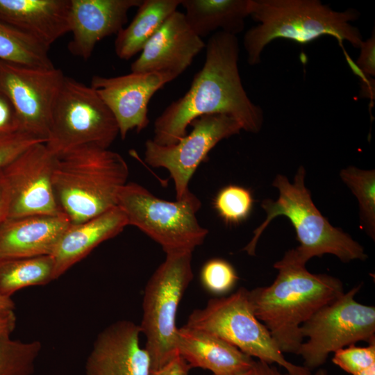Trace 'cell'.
Returning <instances> with one entry per match:
<instances>
[{
    "label": "cell",
    "instance_id": "1",
    "mask_svg": "<svg viewBox=\"0 0 375 375\" xmlns=\"http://www.w3.org/2000/svg\"><path fill=\"white\" fill-rule=\"evenodd\" d=\"M205 48V62L190 89L165 108L154 122L151 140L159 145L176 143L187 135L192 122L204 115L229 116L249 133H256L262 128L263 111L251 101L242 83L236 35L217 31Z\"/></svg>",
    "mask_w": 375,
    "mask_h": 375
},
{
    "label": "cell",
    "instance_id": "2",
    "mask_svg": "<svg viewBox=\"0 0 375 375\" xmlns=\"http://www.w3.org/2000/svg\"><path fill=\"white\" fill-rule=\"evenodd\" d=\"M274 267L278 270L274 282L249 290V300L282 353L297 354L304 340L301 325L342 296L343 284L333 276L309 272L290 251Z\"/></svg>",
    "mask_w": 375,
    "mask_h": 375
},
{
    "label": "cell",
    "instance_id": "3",
    "mask_svg": "<svg viewBox=\"0 0 375 375\" xmlns=\"http://www.w3.org/2000/svg\"><path fill=\"white\" fill-rule=\"evenodd\" d=\"M128 176L124 158L108 149L86 145L54 155V194L74 224L117 206L118 192Z\"/></svg>",
    "mask_w": 375,
    "mask_h": 375
},
{
    "label": "cell",
    "instance_id": "4",
    "mask_svg": "<svg viewBox=\"0 0 375 375\" xmlns=\"http://www.w3.org/2000/svg\"><path fill=\"white\" fill-rule=\"evenodd\" d=\"M250 15L259 23L244 35L250 65L258 64L265 47L277 38L306 44L330 35L358 49L363 41L359 29L351 23L360 17L358 11H335L319 0H251Z\"/></svg>",
    "mask_w": 375,
    "mask_h": 375
},
{
    "label": "cell",
    "instance_id": "5",
    "mask_svg": "<svg viewBox=\"0 0 375 375\" xmlns=\"http://www.w3.org/2000/svg\"><path fill=\"white\" fill-rule=\"evenodd\" d=\"M305 169L300 166L293 183L283 175L276 176L272 185L278 189V198L262 202L266 218L253 231V238L244 250L249 255H255L258 240L270 222L278 216H285L293 225L299 242V246L289 251L300 262L306 265L310 258L326 253L335 256L343 262L366 260L362 246L342 229L333 226L316 208L305 185Z\"/></svg>",
    "mask_w": 375,
    "mask_h": 375
},
{
    "label": "cell",
    "instance_id": "6",
    "mask_svg": "<svg viewBox=\"0 0 375 375\" xmlns=\"http://www.w3.org/2000/svg\"><path fill=\"white\" fill-rule=\"evenodd\" d=\"M201 206L199 199L190 190L181 199L169 201L133 182L122 187L117 198V206L124 213L128 225L138 228L166 254L192 253L203 244L208 230L196 216Z\"/></svg>",
    "mask_w": 375,
    "mask_h": 375
},
{
    "label": "cell",
    "instance_id": "7",
    "mask_svg": "<svg viewBox=\"0 0 375 375\" xmlns=\"http://www.w3.org/2000/svg\"><path fill=\"white\" fill-rule=\"evenodd\" d=\"M192 257L190 252L166 254L145 286L139 326L146 338L144 348L151 358V372L178 354L176 315L194 277Z\"/></svg>",
    "mask_w": 375,
    "mask_h": 375
},
{
    "label": "cell",
    "instance_id": "8",
    "mask_svg": "<svg viewBox=\"0 0 375 375\" xmlns=\"http://www.w3.org/2000/svg\"><path fill=\"white\" fill-rule=\"evenodd\" d=\"M248 294L247 289L240 288L229 296L210 299L205 307L190 313L185 326L216 335L258 360L278 364L289 375H312L304 366L284 357L266 326L256 317Z\"/></svg>",
    "mask_w": 375,
    "mask_h": 375
},
{
    "label": "cell",
    "instance_id": "9",
    "mask_svg": "<svg viewBox=\"0 0 375 375\" xmlns=\"http://www.w3.org/2000/svg\"><path fill=\"white\" fill-rule=\"evenodd\" d=\"M118 135L115 118L94 89L65 76L51 112L49 150L56 155L86 145L108 149Z\"/></svg>",
    "mask_w": 375,
    "mask_h": 375
},
{
    "label": "cell",
    "instance_id": "10",
    "mask_svg": "<svg viewBox=\"0 0 375 375\" xmlns=\"http://www.w3.org/2000/svg\"><path fill=\"white\" fill-rule=\"evenodd\" d=\"M361 284L344 292L315 313L301 328L303 342L297 355L310 372L319 368L331 353L360 341L375 343V308L355 297Z\"/></svg>",
    "mask_w": 375,
    "mask_h": 375
},
{
    "label": "cell",
    "instance_id": "11",
    "mask_svg": "<svg viewBox=\"0 0 375 375\" xmlns=\"http://www.w3.org/2000/svg\"><path fill=\"white\" fill-rule=\"evenodd\" d=\"M53 160L46 142H39L0 170L6 219L63 212L53 188Z\"/></svg>",
    "mask_w": 375,
    "mask_h": 375
},
{
    "label": "cell",
    "instance_id": "12",
    "mask_svg": "<svg viewBox=\"0 0 375 375\" xmlns=\"http://www.w3.org/2000/svg\"><path fill=\"white\" fill-rule=\"evenodd\" d=\"M190 125V133L175 144L159 145L151 139L145 142V162L169 172L174 183L176 199H181L190 190V178L210 150L221 140L238 134L242 130L235 119L222 114L200 116Z\"/></svg>",
    "mask_w": 375,
    "mask_h": 375
},
{
    "label": "cell",
    "instance_id": "13",
    "mask_svg": "<svg viewBox=\"0 0 375 375\" xmlns=\"http://www.w3.org/2000/svg\"><path fill=\"white\" fill-rule=\"evenodd\" d=\"M65 76L59 69L0 60V90L10 99L23 131L47 141L53 104Z\"/></svg>",
    "mask_w": 375,
    "mask_h": 375
},
{
    "label": "cell",
    "instance_id": "14",
    "mask_svg": "<svg viewBox=\"0 0 375 375\" xmlns=\"http://www.w3.org/2000/svg\"><path fill=\"white\" fill-rule=\"evenodd\" d=\"M174 78L160 72L135 73L115 77L94 76L90 86L113 115L122 139L149 124L148 105L152 96Z\"/></svg>",
    "mask_w": 375,
    "mask_h": 375
},
{
    "label": "cell",
    "instance_id": "15",
    "mask_svg": "<svg viewBox=\"0 0 375 375\" xmlns=\"http://www.w3.org/2000/svg\"><path fill=\"white\" fill-rule=\"evenodd\" d=\"M139 325L115 322L97 336L85 365V375H151L149 354L140 345Z\"/></svg>",
    "mask_w": 375,
    "mask_h": 375
},
{
    "label": "cell",
    "instance_id": "16",
    "mask_svg": "<svg viewBox=\"0 0 375 375\" xmlns=\"http://www.w3.org/2000/svg\"><path fill=\"white\" fill-rule=\"evenodd\" d=\"M206 44L190 27L184 13H172L131 64V72H160L174 79L192 63Z\"/></svg>",
    "mask_w": 375,
    "mask_h": 375
},
{
    "label": "cell",
    "instance_id": "17",
    "mask_svg": "<svg viewBox=\"0 0 375 375\" xmlns=\"http://www.w3.org/2000/svg\"><path fill=\"white\" fill-rule=\"evenodd\" d=\"M142 0H71L69 24L72 38L68 49L88 59L102 39L117 34L128 21V12Z\"/></svg>",
    "mask_w": 375,
    "mask_h": 375
},
{
    "label": "cell",
    "instance_id": "18",
    "mask_svg": "<svg viewBox=\"0 0 375 375\" xmlns=\"http://www.w3.org/2000/svg\"><path fill=\"white\" fill-rule=\"evenodd\" d=\"M71 224L64 212L7 219L0 226V258L51 255Z\"/></svg>",
    "mask_w": 375,
    "mask_h": 375
},
{
    "label": "cell",
    "instance_id": "19",
    "mask_svg": "<svg viewBox=\"0 0 375 375\" xmlns=\"http://www.w3.org/2000/svg\"><path fill=\"white\" fill-rule=\"evenodd\" d=\"M71 0H0V20L49 49L70 32Z\"/></svg>",
    "mask_w": 375,
    "mask_h": 375
},
{
    "label": "cell",
    "instance_id": "20",
    "mask_svg": "<svg viewBox=\"0 0 375 375\" xmlns=\"http://www.w3.org/2000/svg\"><path fill=\"white\" fill-rule=\"evenodd\" d=\"M127 226V219L117 206L81 223L71 224L51 255L54 264L53 280Z\"/></svg>",
    "mask_w": 375,
    "mask_h": 375
},
{
    "label": "cell",
    "instance_id": "21",
    "mask_svg": "<svg viewBox=\"0 0 375 375\" xmlns=\"http://www.w3.org/2000/svg\"><path fill=\"white\" fill-rule=\"evenodd\" d=\"M176 350L190 367L226 375L251 367L255 360L235 346L212 334L185 325L178 328Z\"/></svg>",
    "mask_w": 375,
    "mask_h": 375
},
{
    "label": "cell",
    "instance_id": "22",
    "mask_svg": "<svg viewBox=\"0 0 375 375\" xmlns=\"http://www.w3.org/2000/svg\"><path fill=\"white\" fill-rule=\"evenodd\" d=\"M185 19L201 38L222 31L236 35L250 15L251 0H181Z\"/></svg>",
    "mask_w": 375,
    "mask_h": 375
},
{
    "label": "cell",
    "instance_id": "23",
    "mask_svg": "<svg viewBox=\"0 0 375 375\" xmlns=\"http://www.w3.org/2000/svg\"><path fill=\"white\" fill-rule=\"evenodd\" d=\"M181 4V0H142L131 22L115 40V51L122 60L141 52L147 42Z\"/></svg>",
    "mask_w": 375,
    "mask_h": 375
},
{
    "label": "cell",
    "instance_id": "24",
    "mask_svg": "<svg viewBox=\"0 0 375 375\" xmlns=\"http://www.w3.org/2000/svg\"><path fill=\"white\" fill-rule=\"evenodd\" d=\"M51 255L28 258H0V294L10 297L29 286L44 285L53 281Z\"/></svg>",
    "mask_w": 375,
    "mask_h": 375
},
{
    "label": "cell",
    "instance_id": "25",
    "mask_svg": "<svg viewBox=\"0 0 375 375\" xmlns=\"http://www.w3.org/2000/svg\"><path fill=\"white\" fill-rule=\"evenodd\" d=\"M47 47L0 20V60L31 67H54Z\"/></svg>",
    "mask_w": 375,
    "mask_h": 375
},
{
    "label": "cell",
    "instance_id": "26",
    "mask_svg": "<svg viewBox=\"0 0 375 375\" xmlns=\"http://www.w3.org/2000/svg\"><path fill=\"white\" fill-rule=\"evenodd\" d=\"M340 178L359 203L360 227L374 240L375 237V171L349 166L342 169Z\"/></svg>",
    "mask_w": 375,
    "mask_h": 375
},
{
    "label": "cell",
    "instance_id": "27",
    "mask_svg": "<svg viewBox=\"0 0 375 375\" xmlns=\"http://www.w3.org/2000/svg\"><path fill=\"white\" fill-rule=\"evenodd\" d=\"M42 349L38 340L22 342L0 335V375H31Z\"/></svg>",
    "mask_w": 375,
    "mask_h": 375
},
{
    "label": "cell",
    "instance_id": "28",
    "mask_svg": "<svg viewBox=\"0 0 375 375\" xmlns=\"http://www.w3.org/2000/svg\"><path fill=\"white\" fill-rule=\"evenodd\" d=\"M253 204L251 191L244 187L229 185L216 194L213 205L221 218L227 224H238L249 216Z\"/></svg>",
    "mask_w": 375,
    "mask_h": 375
},
{
    "label": "cell",
    "instance_id": "29",
    "mask_svg": "<svg viewBox=\"0 0 375 375\" xmlns=\"http://www.w3.org/2000/svg\"><path fill=\"white\" fill-rule=\"evenodd\" d=\"M238 276L233 265L222 258L208 260L201 270V281L210 292L223 294L228 292L235 285Z\"/></svg>",
    "mask_w": 375,
    "mask_h": 375
},
{
    "label": "cell",
    "instance_id": "30",
    "mask_svg": "<svg viewBox=\"0 0 375 375\" xmlns=\"http://www.w3.org/2000/svg\"><path fill=\"white\" fill-rule=\"evenodd\" d=\"M333 362L353 375L375 364V343L367 347L351 344L334 352Z\"/></svg>",
    "mask_w": 375,
    "mask_h": 375
},
{
    "label": "cell",
    "instance_id": "31",
    "mask_svg": "<svg viewBox=\"0 0 375 375\" xmlns=\"http://www.w3.org/2000/svg\"><path fill=\"white\" fill-rule=\"evenodd\" d=\"M46 142L24 131L0 140V170L31 146Z\"/></svg>",
    "mask_w": 375,
    "mask_h": 375
},
{
    "label": "cell",
    "instance_id": "32",
    "mask_svg": "<svg viewBox=\"0 0 375 375\" xmlns=\"http://www.w3.org/2000/svg\"><path fill=\"white\" fill-rule=\"evenodd\" d=\"M22 131L14 106L8 96L0 90V140Z\"/></svg>",
    "mask_w": 375,
    "mask_h": 375
},
{
    "label": "cell",
    "instance_id": "33",
    "mask_svg": "<svg viewBox=\"0 0 375 375\" xmlns=\"http://www.w3.org/2000/svg\"><path fill=\"white\" fill-rule=\"evenodd\" d=\"M360 53L357 65L365 76L375 75V35L373 31L372 35L360 45Z\"/></svg>",
    "mask_w": 375,
    "mask_h": 375
},
{
    "label": "cell",
    "instance_id": "34",
    "mask_svg": "<svg viewBox=\"0 0 375 375\" xmlns=\"http://www.w3.org/2000/svg\"><path fill=\"white\" fill-rule=\"evenodd\" d=\"M190 365L178 353L169 362L151 375H189Z\"/></svg>",
    "mask_w": 375,
    "mask_h": 375
},
{
    "label": "cell",
    "instance_id": "35",
    "mask_svg": "<svg viewBox=\"0 0 375 375\" xmlns=\"http://www.w3.org/2000/svg\"><path fill=\"white\" fill-rule=\"evenodd\" d=\"M272 365L258 360L255 361L253 368L256 375H289L288 373H281Z\"/></svg>",
    "mask_w": 375,
    "mask_h": 375
},
{
    "label": "cell",
    "instance_id": "36",
    "mask_svg": "<svg viewBox=\"0 0 375 375\" xmlns=\"http://www.w3.org/2000/svg\"><path fill=\"white\" fill-rule=\"evenodd\" d=\"M16 326V316L15 312L0 317V335H10Z\"/></svg>",
    "mask_w": 375,
    "mask_h": 375
},
{
    "label": "cell",
    "instance_id": "37",
    "mask_svg": "<svg viewBox=\"0 0 375 375\" xmlns=\"http://www.w3.org/2000/svg\"><path fill=\"white\" fill-rule=\"evenodd\" d=\"M15 308V304L11 297L0 294V317L13 312Z\"/></svg>",
    "mask_w": 375,
    "mask_h": 375
},
{
    "label": "cell",
    "instance_id": "38",
    "mask_svg": "<svg viewBox=\"0 0 375 375\" xmlns=\"http://www.w3.org/2000/svg\"><path fill=\"white\" fill-rule=\"evenodd\" d=\"M6 219V205L3 190L0 183V226Z\"/></svg>",
    "mask_w": 375,
    "mask_h": 375
},
{
    "label": "cell",
    "instance_id": "39",
    "mask_svg": "<svg viewBox=\"0 0 375 375\" xmlns=\"http://www.w3.org/2000/svg\"><path fill=\"white\" fill-rule=\"evenodd\" d=\"M226 375H256V372H255L253 365L249 369L239 371L237 372H234L232 374H226Z\"/></svg>",
    "mask_w": 375,
    "mask_h": 375
},
{
    "label": "cell",
    "instance_id": "40",
    "mask_svg": "<svg viewBox=\"0 0 375 375\" xmlns=\"http://www.w3.org/2000/svg\"><path fill=\"white\" fill-rule=\"evenodd\" d=\"M353 375H375V364Z\"/></svg>",
    "mask_w": 375,
    "mask_h": 375
},
{
    "label": "cell",
    "instance_id": "41",
    "mask_svg": "<svg viewBox=\"0 0 375 375\" xmlns=\"http://www.w3.org/2000/svg\"><path fill=\"white\" fill-rule=\"evenodd\" d=\"M313 375H328V373L326 369L319 368Z\"/></svg>",
    "mask_w": 375,
    "mask_h": 375
}]
</instances>
